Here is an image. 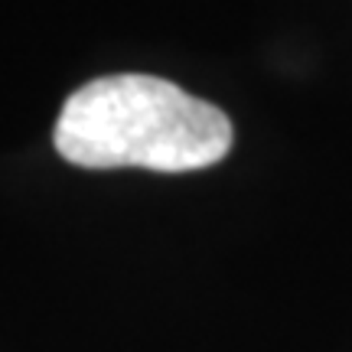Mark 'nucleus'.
Returning <instances> with one entry per match:
<instances>
[{
    "mask_svg": "<svg viewBox=\"0 0 352 352\" xmlns=\"http://www.w3.org/2000/svg\"><path fill=\"white\" fill-rule=\"evenodd\" d=\"M52 144L85 170L192 173L232 151V121L166 78L104 76L65 98Z\"/></svg>",
    "mask_w": 352,
    "mask_h": 352,
    "instance_id": "obj_1",
    "label": "nucleus"
}]
</instances>
